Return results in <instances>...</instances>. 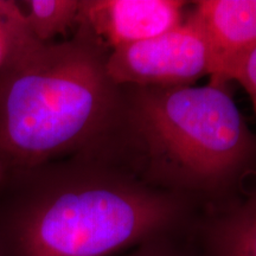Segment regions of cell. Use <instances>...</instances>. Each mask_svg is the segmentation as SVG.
<instances>
[{
  "mask_svg": "<svg viewBox=\"0 0 256 256\" xmlns=\"http://www.w3.org/2000/svg\"><path fill=\"white\" fill-rule=\"evenodd\" d=\"M202 210L86 150L6 170L0 256H113L159 234L191 228Z\"/></svg>",
  "mask_w": 256,
  "mask_h": 256,
  "instance_id": "obj_1",
  "label": "cell"
},
{
  "mask_svg": "<svg viewBox=\"0 0 256 256\" xmlns=\"http://www.w3.org/2000/svg\"><path fill=\"white\" fill-rule=\"evenodd\" d=\"M88 150L202 208L235 197L256 176V134L226 84L211 82L120 86L110 126Z\"/></svg>",
  "mask_w": 256,
  "mask_h": 256,
  "instance_id": "obj_2",
  "label": "cell"
},
{
  "mask_svg": "<svg viewBox=\"0 0 256 256\" xmlns=\"http://www.w3.org/2000/svg\"><path fill=\"white\" fill-rule=\"evenodd\" d=\"M110 51L76 26L60 42L22 32L0 66V162L34 166L86 151L110 126L120 86Z\"/></svg>",
  "mask_w": 256,
  "mask_h": 256,
  "instance_id": "obj_3",
  "label": "cell"
},
{
  "mask_svg": "<svg viewBox=\"0 0 256 256\" xmlns=\"http://www.w3.org/2000/svg\"><path fill=\"white\" fill-rule=\"evenodd\" d=\"M106 68L116 86L190 87L210 75L211 58L203 34L185 18L159 36L110 51Z\"/></svg>",
  "mask_w": 256,
  "mask_h": 256,
  "instance_id": "obj_4",
  "label": "cell"
},
{
  "mask_svg": "<svg viewBox=\"0 0 256 256\" xmlns=\"http://www.w3.org/2000/svg\"><path fill=\"white\" fill-rule=\"evenodd\" d=\"M188 5L180 0H82L78 26L110 52L177 28Z\"/></svg>",
  "mask_w": 256,
  "mask_h": 256,
  "instance_id": "obj_5",
  "label": "cell"
},
{
  "mask_svg": "<svg viewBox=\"0 0 256 256\" xmlns=\"http://www.w3.org/2000/svg\"><path fill=\"white\" fill-rule=\"evenodd\" d=\"M186 18L206 38L211 83L226 84L238 63L256 46V0L192 2Z\"/></svg>",
  "mask_w": 256,
  "mask_h": 256,
  "instance_id": "obj_6",
  "label": "cell"
},
{
  "mask_svg": "<svg viewBox=\"0 0 256 256\" xmlns=\"http://www.w3.org/2000/svg\"><path fill=\"white\" fill-rule=\"evenodd\" d=\"M194 232L203 256H256V176L235 197L203 208Z\"/></svg>",
  "mask_w": 256,
  "mask_h": 256,
  "instance_id": "obj_7",
  "label": "cell"
},
{
  "mask_svg": "<svg viewBox=\"0 0 256 256\" xmlns=\"http://www.w3.org/2000/svg\"><path fill=\"white\" fill-rule=\"evenodd\" d=\"M82 0H25L19 5L26 18L28 28L37 40L54 42L76 30Z\"/></svg>",
  "mask_w": 256,
  "mask_h": 256,
  "instance_id": "obj_8",
  "label": "cell"
},
{
  "mask_svg": "<svg viewBox=\"0 0 256 256\" xmlns=\"http://www.w3.org/2000/svg\"><path fill=\"white\" fill-rule=\"evenodd\" d=\"M194 226L162 232L146 240L124 256H203L196 241Z\"/></svg>",
  "mask_w": 256,
  "mask_h": 256,
  "instance_id": "obj_9",
  "label": "cell"
},
{
  "mask_svg": "<svg viewBox=\"0 0 256 256\" xmlns=\"http://www.w3.org/2000/svg\"><path fill=\"white\" fill-rule=\"evenodd\" d=\"M230 81H238L246 89L256 113V46L249 51L234 70Z\"/></svg>",
  "mask_w": 256,
  "mask_h": 256,
  "instance_id": "obj_10",
  "label": "cell"
},
{
  "mask_svg": "<svg viewBox=\"0 0 256 256\" xmlns=\"http://www.w3.org/2000/svg\"><path fill=\"white\" fill-rule=\"evenodd\" d=\"M26 30H28L26 22L0 20V66L8 57L17 37Z\"/></svg>",
  "mask_w": 256,
  "mask_h": 256,
  "instance_id": "obj_11",
  "label": "cell"
},
{
  "mask_svg": "<svg viewBox=\"0 0 256 256\" xmlns=\"http://www.w3.org/2000/svg\"><path fill=\"white\" fill-rule=\"evenodd\" d=\"M0 20L26 22L25 14L18 2L0 0Z\"/></svg>",
  "mask_w": 256,
  "mask_h": 256,
  "instance_id": "obj_12",
  "label": "cell"
},
{
  "mask_svg": "<svg viewBox=\"0 0 256 256\" xmlns=\"http://www.w3.org/2000/svg\"><path fill=\"white\" fill-rule=\"evenodd\" d=\"M5 171H6V168L2 164V162H0V180H2V176H4Z\"/></svg>",
  "mask_w": 256,
  "mask_h": 256,
  "instance_id": "obj_13",
  "label": "cell"
}]
</instances>
